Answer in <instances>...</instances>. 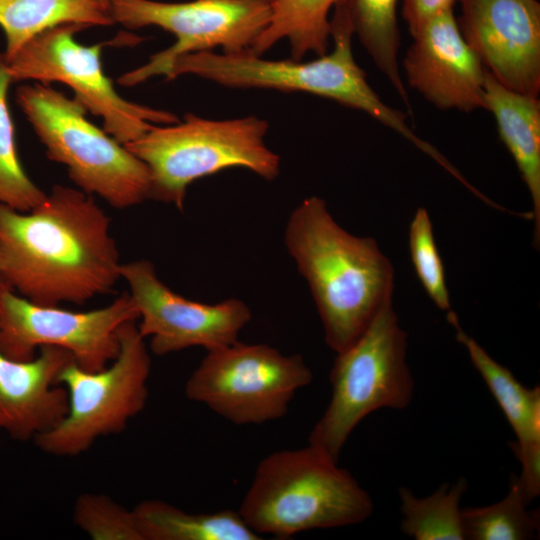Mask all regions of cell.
<instances>
[{
	"label": "cell",
	"mask_w": 540,
	"mask_h": 540,
	"mask_svg": "<svg viewBox=\"0 0 540 540\" xmlns=\"http://www.w3.org/2000/svg\"><path fill=\"white\" fill-rule=\"evenodd\" d=\"M111 220L93 195L55 185L27 212L0 203V278L29 301L82 305L121 278Z\"/></svg>",
	"instance_id": "cell-1"
},
{
	"label": "cell",
	"mask_w": 540,
	"mask_h": 540,
	"mask_svg": "<svg viewBox=\"0 0 540 540\" xmlns=\"http://www.w3.org/2000/svg\"><path fill=\"white\" fill-rule=\"evenodd\" d=\"M284 242L308 284L327 346L343 351L393 297L391 261L375 239L342 228L317 196L305 198L291 212Z\"/></svg>",
	"instance_id": "cell-2"
},
{
	"label": "cell",
	"mask_w": 540,
	"mask_h": 540,
	"mask_svg": "<svg viewBox=\"0 0 540 540\" xmlns=\"http://www.w3.org/2000/svg\"><path fill=\"white\" fill-rule=\"evenodd\" d=\"M333 11L330 18L333 49L315 60H269L250 49L221 54L200 51L177 57L164 76L173 80L191 74L231 88L274 89L325 97L367 113L423 153L433 156L435 147L411 130L402 112L381 100L356 63L352 48L354 31L344 1L338 2Z\"/></svg>",
	"instance_id": "cell-3"
},
{
	"label": "cell",
	"mask_w": 540,
	"mask_h": 540,
	"mask_svg": "<svg viewBox=\"0 0 540 540\" xmlns=\"http://www.w3.org/2000/svg\"><path fill=\"white\" fill-rule=\"evenodd\" d=\"M238 511L258 535L288 539L308 530L359 524L372 514L373 502L338 461L308 444L264 457Z\"/></svg>",
	"instance_id": "cell-4"
},
{
	"label": "cell",
	"mask_w": 540,
	"mask_h": 540,
	"mask_svg": "<svg viewBox=\"0 0 540 540\" xmlns=\"http://www.w3.org/2000/svg\"><path fill=\"white\" fill-rule=\"evenodd\" d=\"M268 128L257 116L211 120L188 113L182 121L154 125L124 146L150 171V199L182 211L188 186L222 170L244 168L275 180L281 160L265 143Z\"/></svg>",
	"instance_id": "cell-5"
},
{
	"label": "cell",
	"mask_w": 540,
	"mask_h": 540,
	"mask_svg": "<svg viewBox=\"0 0 540 540\" xmlns=\"http://www.w3.org/2000/svg\"><path fill=\"white\" fill-rule=\"evenodd\" d=\"M16 101L45 146L47 157L66 167L78 189L100 196L117 209L150 199L147 165L91 123L76 99L38 82L20 86Z\"/></svg>",
	"instance_id": "cell-6"
},
{
	"label": "cell",
	"mask_w": 540,
	"mask_h": 540,
	"mask_svg": "<svg viewBox=\"0 0 540 540\" xmlns=\"http://www.w3.org/2000/svg\"><path fill=\"white\" fill-rule=\"evenodd\" d=\"M406 352L407 333L390 297L364 332L336 353L329 374L331 398L308 444L338 461L348 437L366 416L381 408L405 409L414 389Z\"/></svg>",
	"instance_id": "cell-7"
},
{
	"label": "cell",
	"mask_w": 540,
	"mask_h": 540,
	"mask_svg": "<svg viewBox=\"0 0 540 540\" xmlns=\"http://www.w3.org/2000/svg\"><path fill=\"white\" fill-rule=\"evenodd\" d=\"M136 322L120 327L119 353L103 369L87 371L71 362L61 371L58 383L67 393V411L34 439L40 450L57 457L80 455L98 438L123 431L144 409L151 360Z\"/></svg>",
	"instance_id": "cell-8"
},
{
	"label": "cell",
	"mask_w": 540,
	"mask_h": 540,
	"mask_svg": "<svg viewBox=\"0 0 540 540\" xmlns=\"http://www.w3.org/2000/svg\"><path fill=\"white\" fill-rule=\"evenodd\" d=\"M313 373L301 355L239 341L208 350L185 384L186 397L235 425L284 417Z\"/></svg>",
	"instance_id": "cell-9"
},
{
	"label": "cell",
	"mask_w": 540,
	"mask_h": 540,
	"mask_svg": "<svg viewBox=\"0 0 540 540\" xmlns=\"http://www.w3.org/2000/svg\"><path fill=\"white\" fill-rule=\"evenodd\" d=\"M87 26L63 24L50 28L6 58L12 82H60L72 89L74 99L103 119V130L122 145L148 132L154 125L179 121L168 111L130 102L115 90L102 66L104 43L84 46L74 35ZM5 56V55H4Z\"/></svg>",
	"instance_id": "cell-10"
},
{
	"label": "cell",
	"mask_w": 540,
	"mask_h": 540,
	"mask_svg": "<svg viewBox=\"0 0 540 540\" xmlns=\"http://www.w3.org/2000/svg\"><path fill=\"white\" fill-rule=\"evenodd\" d=\"M114 23L129 29L155 26L170 32L175 43L150 57L143 66L119 77L122 86H134L164 75L179 56L222 48L224 53L250 49L268 26L271 0H110Z\"/></svg>",
	"instance_id": "cell-11"
},
{
	"label": "cell",
	"mask_w": 540,
	"mask_h": 540,
	"mask_svg": "<svg viewBox=\"0 0 540 540\" xmlns=\"http://www.w3.org/2000/svg\"><path fill=\"white\" fill-rule=\"evenodd\" d=\"M138 318L129 292L105 307L76 312L35 304L0 278V351L12 360H32L41 347L53 346L71 353L80 368L98 371L117 357L120 327Z\"/></svg>",
	"instance_id": "cell-12"
},
{
	"label": "cell",
	"mask_w": 540,
	"mask_h": 540,
	"mask_svg": "<svg viewBox=\"0 0 540 540\" xmlns=\"http://www.w3.org/2000/svg\"><path fill=\"white\" fill-rule=\"evenodd\" d=\"M120 273L139 312L138 330L150 338L155 355L233 344L252 319L250 308L237 298L207 304L179 295L159 279L148 260L122 263Z\"/></svg>",
	"instance_id": "cell-13"
},
{
	"label": "cell",
	"mask_w": 540,
	"mask_h": 540,
	"mask_svg": "<svg viewBox=\"0 0 540 540\" xmlns=\"http://www.w3.org/2000/svg\"><path fill=\"white\" fill-rule=\"evenodd\" d=\"M460 32L485 69L504 86L540 92L538 0H458Z\"/></svg>",
	"instance_id": "cell-14"
},
{
	"label": "cell",
	"mask_w": 540,
	"mask_h": 540,
	"mask_svg": "<svg viewBox=\"0 0 540 540\" xmlns=\"http://www.w3.org/2000/svg\"><path fill=\"white\" fill-rule=\"evenodd\" d=\"M412 37L403 61L410 87L441 110L485 109L487 70L463 38L453 9L429 19Z\"/></svg>",
	"instance_id": "cell-15"
},
{
	"label": "cell",
	"mask_w": 540,
	"mask_h": 540,
	"mask_svg": "<svg viewBox=\"0 0 540 540\" xmlns=\"http://www.w3.org/2000/svg\"><path fill=\"white\" fill-rule=\"evenodd\" d=\"M71 362V353L53 346L41 347L28 361L12 360L0 351V432L29 441L56 425L68 406L58 377Z\"/></svg>",
	"instance_id": "cell-16"
},
{
	"label": "cell",
	"mask_w": 540,
	"mask_h": 540,
	"mask_svg": "<svg viewBox=\"0 0 540 540\" xmlns=\"http://www.w3.org/2000/svg\"><path fill=\"white\" fill-rule=\"evenodd\" d=\"M447 320L455 329L456 340L467 350L469 358L484 379L509 424L517 441L511 444L520 464L518 476L528 501L540 493V389L520 383L512 372L496 362L483 347L461 327L452 310Z\"/></svg>",
	"instance_id": "cell-17"
},
{
	"label": "cell",
	"mask_w": 540,
	"mask_h": 540,
	"mask_svg": "<svg viewBox=\"0 0 540 540\" xmlns=\"http://www.w3.org/2000/svg\"><path fill=\"white\" fill-rule=\"evenodd\" d=\"M485 109L497 124L498 134L513 157L533 204V246L540 245V100L512 90L488 71L484 82Z\"/></svg>",
	"instance_id": "cell-18"
},
{
	"label": "cell",
	"mask_w": 540,
	"mask_h": 540,
	"mask_svg": "<svg viewBox=\"0 0 540 540\" xmlns=\"http://www.w3.org/2000/svg\"><path fill=\"white\" fill-rule=\"evenodd\" d=\"M63 24L109 26V10L98 0H0V27L6 58L38 34Z\"/></svg>",
	"instance_id": "cell-19"
},
{
	"label": "cell",
	"mask_w": 540,
	"mask_h": 540,
	"mask_svg": "<svg viewBox=\"0 0 540 540\" xmlns=\"http://www.w3.org/2000/svg\"><path fill=\"white\" fill-rule=\"evenodd\" d=\"M144 540H259L239 511L188 513L161 500L134 509Z\"/></svg>",
	"instance_id": "cell-20"
},
{
	"label": "cell",
	"mask_w": 540,
	"mask_h": 540,
	"mask_svg": "<svg viewBox=\"0 0 540 540\" xmlns=\"http://www.w3.org/2000/svg\"><path fill=\"white\" fill-rule=\"evenodd\" d=\"M341 0H271L268 26L250 50L263 55L277 42L287 39L291 57L302 60L309 52L322 56L330 43V12Z\"/></svg>",
	"instance_id": "cell-21"
},
{
	"label": "cell",
	"mask_w": 540,
	"mask_h": 540,
	"mask_svg": "<svg viewBox=\"0 0 540 540\" xmlns=\"http://www.w3.org/2000/svg\"><path fill=\"white\" fill-rule=\"evenodd\" d=\"M343 1L354 34L412 113L408 92L398 65L397 55L400 46L397 24L398 0Z\"/></svg>",
	"instance_id": "cell-22"
},
{
	"label": "cell",
	"mask_w": 540,
	"mask_h": 540,
	"mask_svg": "<svg viewBox=\"0 0 540 540\" xmlns=\"http://www.w3.org/2000/svg\"><path fill=\"white\" fill-rule=\"evenodd\" d=\"M466 489L465 478L452 485L444 483L424 498L400 487L402 532L416 540H463L460 500Z\"/></svg>",
	"instance_id": "cell-23"
},
{
	"label": "cell",
	"mask_w": 540,
	"mask_h": 540,
	"mask_svg": "<svg viewBox=\"0 0 540 540\" xmlns=\"http://www.w3.org/2000/svg\"><path fill=\"white\" fill-rule=\"evenodd\" d=\"M509 492L500 501L483 507L461 509L464 539L527 540L539 531L540 517L528 510L529 501L518 475L512 473Z\"/></svg>",
	"instance_id": "cell-24"
},
{
	"label": "cell",
	"mask_w": 540,
	"mask_h": 540,
	"mask_svg": "<svg viewBox=\"0 0 540 540\" xmlns=\"http://www.w3.org/2000/svg\"><path fill=\"white\" fill-rule=\"evenodd\" d=\"M11 82L4 53H0V203L27 212L40 204L47 193L28 177L17 154L14 125L7 103Z\"/></svg>",
	"instance_id": "cell-25"
},
{
	"label": "cell",
	"mask_w": 540,
	"mask_h": 540,
	"mask_svg": "<svg viewBox=\"0 0 540 540\" xmlns=\"http://www.w3.org/2000/svg\"><path fill=\"white\" fill-rule=\"evenodd\" d=\"M408 243L412 265L425 292L440 310L451 311L444 265L429 213L424 207L418 208L411 220Z\"/></svg>",
	"instance_id": "cell-26"
},
{
	"label": "cell",
	"mask_w": 540,
	"mask_h": 540,
	"mask_svg": "<svg viewBox=\"0 0 540 540\" xmlns=\"http://www.w3.org/2000/svg\"><path fill=\"white\" fill-rule=\"evenodd\" d=\"M73 520L93 540H144L134 510L103 494L80 495Z\"/></svg>",
	"instance_id": "cell-27"
},
{
	"label": "cell",
	"mask_w": 540,
	"mask_h": 540,
	"mask_svg": "<svg viewBox=\"0 0 540 540\" xmlns=\"http://www.w3.org/2000/svg\"><path fill=\"white\" fill-rule=\"evenodd\" d=\"M458 0H403L402 15L412 36L432 17L453 9Z\"/></svg>",
	"instance_id": "cell-28"
},
{
	"label": "cell",
	"mask_w": 540,
	"mask_h": 540,
	"mask_svg": "<svg viewBox=\"0 0 540 540\" xmlns=\"http://www.w3.org/2000/svg\"><path fill=\"white\" fill-rule=\"evenodd\" d=\"M98 1L109 10L110 0H98Z\"/></svg>",
	"instance_id": "cell-29"
}]
</instances>
